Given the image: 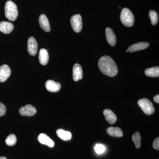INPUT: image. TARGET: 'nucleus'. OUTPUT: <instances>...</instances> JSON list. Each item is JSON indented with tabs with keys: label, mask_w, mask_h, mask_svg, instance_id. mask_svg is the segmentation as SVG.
<instances>
[{
	"label": "nucleus",
	"mask_w": 159,
	"mask_h": 159,
	"mask_svg": "<svg viewBox=\"0 0 159 159\" xmlns=\"http://www.w3.org/2000/svg\"><path fill=\"white\" fill-rule=\"evenodd\" d=\"M98 66L100 70L106 75L114 77L118 72L116 64L111 57L109 56H103L99 59Z\"/></svg>",
	"instance_id": "f257e3e1"
},
{
	"label": "nucleus",
	"mask_w": 159,
	"mask_h": 159,
	"mask_svg": "<svg viewBox=\"0 0 159 159\" xmlns=\"http://www.w3.org/2000/svg\"><path fill=\"white\" fill-rule=\"evenodd\" d=\"M5 16L10 21L15 20L18 15L17 7L15 3L11 1L6 2L5 7Z\"/></svg>",
	"instance_id": "f03ea898"
},
{
	"label": "nucleus",
	"mask_w": 159,
	"mask_h": 159,
	"mask_svg": "<svg viewBox=\"0 0 159 159\" xmlns=\"http://www.w3.org/2000/svg\"><path fill=\"white\" fill-rule=\"evenodd\" d=\"M121 22L126 27H131L134 21V15L131 11L127 8L122 9L120 15Z\"/></svg>",
	"instance_id": "7ed1b4c3"
},
{
	"label": "nucleus",
	"mask_w": 159,
	"mask_h": 159,
	"mask_svg": "<svg viewBox=\"0 0 159 159\" xmlns=\"http://www.w3.org/2000/svg\"><path fill=\"white\" fill-rule=\"evenodd\" d=\"M138 104L141 109L146 115H152L154 112L155 108L153 104L150 100L146 98H143L138 101Z\"/></svg>",
	"instance_id": "20e7f679"
},
{
	"label": "nucleus",
	"mask_w": 159,
	"mask_h": 159,
	"mask_svg": "<svg viewBox=\"0 0 159 159\" xmlns=\"http://www.w3.org/2000/svg\"><path fill=\"white\" fill-rule=\"evenodd\" d=\"M71 26L75 32L78 33L82 30V20L81 16L76 14L70 18Z\"/></svg>",
	"instance_id": "39448f33"
},
{
	"label": "nucleus",
	"mask_w": 159,
	"mask_h": 159,
	"mask_svg": "<svg viewBox=\"0 0 159 159\" xmlns=\"http://www.w3.org/2000/svg\"><path fill=\"white\" fill-rule=\"evenodd\" d=\"M36 108L31 104H28L25 106L20 107L19 110L20 115L26 116H32L36 113Z\"/></svg>",
	"instance_id": "423d86ee"
},
{
	"label": "nucleus",
	"mask_w": 159,
	"mask_h": 159,
	"mask_svg": "<svg viewBox=\"0 0 159 159\" xmlns=\"http://www.w3.org/2000/svg\"><path fill=\"white\" fill-rule=\"evenodd\" d=\"M28 51L29 54L34 56L37 52L38 44L36 40L34 37L29 38L28 41Z\"/></svg>",
	"instance_id": "0eeeda50"
},
{
	"label": "nucleus",
	"mask_w": 159,
	"mask_h": 159,
	"mask_svg": "<svg viewBox=\"0 0 159 159\" xmlns=\"http://www.w3.org/2000/svg\"><path fill=\"white\" fill-rule=\"evenodd\" d=\"M11 69L7 65H3L0 67V82H4L11 75Z\"/></svg>",
	"instance_id": "6e6552de"
},
{
	"label": "nucleus",
	"mask_w": 159,
	"mask_h": 159,
	"mask_svg": "<svg viewBox=\"0 0 159 159\" xmlns=\"http://www.w3.org/2000/svg\"><path fill=\"white\" fill-rule=\"evenodd\" d=\"M45 86L48 91L52 93L58 92L61 88L59 83L55 82L54 80H48L46 82Z\"/></svg>",
	"instance_id": "1a4fd4ad"
},
{
	"label": "nucleus",
	"mask_w": 159,
	"mask_h": 159,
	"mask_svg": "<svg viewBox=\"0 0 159 159\" xmlns=\"http://www.w3.org/2000/svg\"><path fill=\"white\" fill-rule=\"evenodd\" d=\"M38 140L41 144L43 145H48L51 148L54 146V141L46 134L43 133L40 134L38 138Z\"/></svg>",
	"instance_id": "9d476101"
},
{
	"label": "nucleus",
	"mask_w": 159,
	"mask_h": 159,
	"mask_svg": "<svg viewBox=\"0 0 159 159\" xmlns=\"http://www.w3.org/2000/svg\"><path fill=\"white\" fill-rule=\"evenodd\" d=\"M39 22L40 26L43 31L46 32H49L51 31L48 19L45 15L43 14L40 16Z\"/></svg>",
	"instance_id": "9b49d317"
},
{
	"label": "nucleus",
	"mask_w": 159,
	"mask_h": 159,
	"mask_svg": "<svg viewBox=\"0 0 159 159\" xmlns=\"http://www.w3.org/2000/svg\"><path fill=\"white\" fill-rule=\"evenodd\" d=\"M106 37L108 43L111 46H115L116 43V38L114 31L111 28H107L105 30Z\"/></svg>",
	"instance_id": "f8f14e48"
},
{
	"label": "nucleus",
	"mask_w": 159,
	"mask_h": 159,
	"mask_svg": "<svg viewBox=\"0 0 159 159\" xmlns=\"http://www.w3.org/2000/svg\"><path fill=\"white\" fill-rule=\"evenodd\" d=\"M73 77L74 81H77L82 79L83 70L81 66L79 64H75L73 69Z\"/></svg>",
	"instance_id": "ddd939ff"
},
{
	"label": "nucleus",
	"mask_w": 159,
	"mask_h": 159,
	"mask_svg": "<svg viewBox=\"0 0 159 159\" xmlns=\"http://www.w3.org/2000/svg\"><path fill=\"white\" fill-rule=\"evenodd\" d=\"M103 113L106 120L109 124L112 125L115 124L116 122L117 119L116 116L111 110H104Z\"/></svg>",
	"instance_id": "4468645a"
},
{
	"label": "nucleus",
	"mask_w": 159,
	"mask_h": 159,
	"mask_svg": "<svg viewBox=\"0 0 159 159\" xmlns=\"http://www.w3.org/2000/svg\"><path fill=\"white\" fill-rule=\"evenodd\" d=\"M149 46V43L148 42H139L132 45L128 48V51L130 52H134L143 50L147 48Z\"/></svg>",
	"instance_id": "2eb2a0df"
},
{
	"label": "nucleus",
	"mask_w": 159,
	"mask_h": 159,
	"mask_svg": "<svg viewBox=\"0 0 159 159\" xmlns=\"http://www.w3.org/2000/svg\"><path fill=\"white\" fill-rule=\"evenodd\" d=\"M14 28L12 23L7 21H2L0 22V31L5 33L9 34Z\"/></svg>",
	"instance_id": "dca6fc26"
},
{
	"label": "nucleus",
	"mask_w": 159,
	"mask_h": 159,
	"mask_svg": "<svg viewBox=\"0 0 159 159\" xmlns=\"http://www.w3.org/2000/svg\"><path fill=\"white\" fill-rule=\"evenodd\" d=\"M39 61L43 66L46 65L48 62L49 56L48 51L45 49H41L39 51Z\"/></svg>",
	"instance_id": "f3484780"
},
{
	"label": "nucleus",
	"mask_w": 159,
	"mask_h": 159,
	"mask_svg": "<svg viewBox=\"0 0 159 159\" xmlns=\"http://www.w3.org/2000/svg\"><path fill=\"white\" fill-rule=\"evenodd\" d=\"M107 133L111 137H122L123 132L121 128L118 127H110L107 129Z\"/></svg>",
	"instance_id": "a211bd4d"
},
{
	"label": "nucleus",
	"mask_w": 159,
	"mask_h": 159,
	"mask_svg": "<svg viewBox=\"0 0 159 159\" xmlns=\"http://www.w3.org/2000/svg\"><path fill=\"white\" fill-rule=\"evenodd\" d=\"M56 133L57 136L64 141H69L72 138V134L70 132L62 129H58L56 131Z\"/></svg>",
	"instance_id": "6ab92c4d"
},
{
	"label": "nucleus",
	"mask_w": 159,
	"mask_h": 159,
	"mask_svg": "<svg viewBox=\"0 0 159 159\" xmlns=\"http://www.w3.org/2000/svg\"><path fill=\"white\" fill-rule=\"evenodd\" d=\"M145 75L148 77H159V67L158 66L146 69L145 71Z\"/></svg>",
	"instance_id": "aec40b11"
},
{
	"label": "nucleus",
	"mask_w": 159,
	"mask_h": 159,
	"mask_svg": "<svg viewBox=\"0 0 159 159\" xmlns=\"http://www.w3.org/2000/svg\"><path fill=\"white\" fill-rule=\"evenodd\" d=\"M132 140L133 142L134 143L136 148H139L141 147V135L139 132H137L133 135Z\"/></svg>",
	"instance_id": "412c9836"
},
{
	"label": "nucleus",
	"mask_w": 159,
	"mask_h": 159,
	"mask_svg": "<svg viewBox=\"0 0 159 159\" xmlns=\"http://www.w3.org/2000/svg\"><path fill=\"white\" fill-rule=\"evenodd\" d=\"M149 15L152 25H155L158 21V14L155 10H150Z\"/></svg>",
	"instance_id": "4be33fe9"
},
{
	"label": "nucleus",
	"mask_w": 159,
	"mask_h": 159,
	"mask_svg": "<svg viewBox=\"0 0 159 159\" xmlns=\"http://www.w3.org/2000/svg\"><path fill=\"white\" fill-rule=\"evenodd\" d=\"M16 142V137L13 134H11L7 137L6 143L9 146H11L15 145Z\"/></svg>",
	"instance_id": "5701e85b"
},
{
	"label": "nucleus",
	"mask_w": 159,
	"mask_h": 159,
	"mask_svg": "<svg viewBox=\"0 0 159 159\" xmlns=\"http://www.w3.org/2000/svg\"><path fill=\"white\" fill-rule=\"evenodd\" d=\"M95 150L96 153L100 154L103 153L105 151V147L102 144H97L95 147Z\"/></svg>",
	"instance_id": "b1692460"
},
{
	"label": "nucleus",
	"mask_w": 159,
	"mask_h": 159,
	"mask_svg": "<svg viewBox=\"0 0 159 159\" xmlns=\"http://www.w3.org/2000/svg\"><path fill=\"white\" fill-rule=\"evenodd\" d=\"M6 111V107L2 103L0 102V117L5 115Z\"/></svg>",
	"instance_id": "393cba45"
},
{
	"label": "nucleus",
	"mask_w": 159,
	"mask_h": 159,
	"mask_svg": "<svg viewBox=\"0 0 159 159\" xmlns=\"http://www.w3.org/2000/svg\"><path fill=\"white\" fill-rule=\"evenodd\" d=\"M152 147L157 150H159V138L157 137L153 141Z\"/></svg>",
	"instance_id": "a878e982"
},
{
	"label": "nucleus",
	"mask_w": 159,
	"mask_h": 159,
	"mask_svg": "<svg viewBox=\"0 0 159 159\" xmlns=\"http://www.w3.org/2000/svg\"><path fill=\"white\" fill-rule=\"evenodd\" d=\"M154 101L157 103H159V95H157L156 96H155L153 98Z\"/></svg>",
	"instance_id": "bb28decb"
},
{
	"label": "nucleus",
	"mask_w": 159,
	"mask_h": 159,
	"mask_svg": "<svg viewBox=\"0 0 159 159\" xmlns=\"http://www.w3.org/2000/svg\"><path fill=\"white\" fill-rule=\"evenodd\" d=\"M0 159H7L6 157H0Z\"/></svg>",
	"instance_id": "cd10ccee"
},
{
	"label": "nucleus",
	"mask_w": 159,
	"mask_h": 159,
	"mask_svg": "<svg viewBox=\"0 0 159 159\" xmlns=\"http://www.w3.org/2000/svg\"><path fill=\"white\" fill-rule=\"evenodd\" d=\"M126 52H128V49H127V50H126Z\"/></svg>",
	"instance_id": "c85d7f7f"
}]
</instances>
